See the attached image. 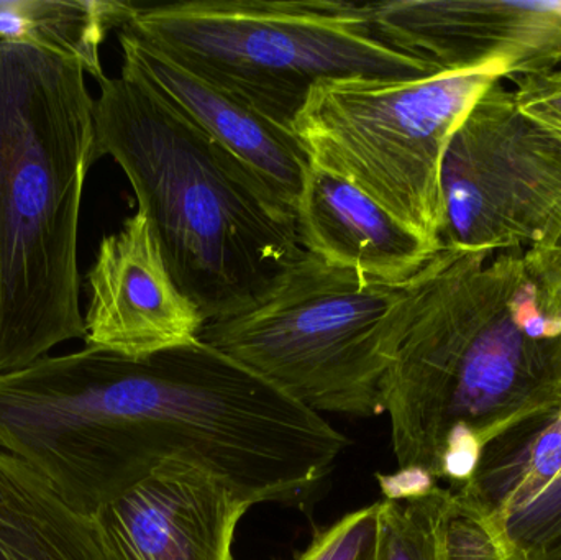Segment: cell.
Wrapping results in <instances>:
<instances>
[{
    "instance_id": "obj_10",
    "label": "cell",
    "mask_w": 561,
    "mask_h": 560,
    "mask_svg": "<svg viewBox=\"0 0 561 560\" xmlns=\"http://www.w3.org/2000/svg\"><path fill=\"white\" fill-rule=\"evenodd\" d=\"M252 506L216 473L170 459L95 516L112 560H236Z\"/></svg>"
},
{
    "instance_id": "obj_18",
    "label": "cell",
    "mask_w": 561,
    "mask_h": 560,
    "mask_svg": "<svg viewBox=\"0 0 561 560\" xmlns=\"http://www.w3.org/2000/svg\"><path fill=\"white\" fill-rule=\"evenodd\" d=\"M520 111L561 144V82L543 72L513 76Z\"/></svg>"
},
{
    "instance_id": "obj_9",
    "label": "cell",
    "mask_w": 561,
    "mask_h": 560,
    "mask_svg": "<svg viewBox=\"0 0 561 560\" xmlns=\"http://www.w3.org/2000/svg\"><path fill=\"white\" fill-rule=\"evenodd\" d=\"M85 347L145 358L199 341L207 321L171 276L141 210L102 239L88 273Z\"/></svg>"
},
{
    "instance_id": "obj_3",
    "label": "cell",
    "mask_w": 561,
    "mask_h": 560,
    "mask_svg": "<svg viewBox=\"0 0 561 560\" xmlns=\"http://www.w3.org/2000/svg\"><path fill=\"white\" fill-rule=\"evenodd\" d=\"M98 160L114 158L168 268L207 322L262 299L299 262L296 219L180 112L125 76L99 81Z\"/></svg>"
},
{
    "instance_id": "obj_17",
    "label": "cell",
    "mask_w": 561,
    "mask_h": 560,
    "mask_svg": "<svg viewBox=\"0 0 561 560\" xmlns=\"http://www.w3.org/2000/svg\"><path fill=\"white\" fill-rule=\"evenodd\" d=\"M379 518V502L363 506L320 529L306 551L290 560H362L371 545Z\"/></svg>"
},
{
    "instance_id": "obj_13",
    "label": "cell",
    "mask_w": 561,
    "mask_h": 560,
    "mask_svg": "<svg viewBox=\"0 0 561 560\" xmlns=\"http://www.w3.org/2000/svg\"><path fill=\"white\" fill-rule=\"evenodd\" d=\"M296 220L307 253L378 282H409L440 252L358 187L313 164Z\"/></svg>"
},
{
    "instance_id": "obj_15",
    "label": "cell",
    "mask_w": 561,
    "mask_h": 560,
    "mask_svg": "<svg viewBox=\"0 0 561 560\" xmlns=\"http://www.w3.org/2000/svg\"><path fill=\"white\" fill-rule=\"evenodd\" d=\"M131 9L134 3L115 0H0V42L72 56L99 82L105 78L101 45Z\"/></svg>"
},
{
    "instance_id": "obj_16",
    "label": "cell",
    "mask_w": 561,
    "mask_h": 560,
    "mask_svg": "<svg viewBox=\"0 0 561 560\" xmlns=\"http://www.w3.org/2000/svg\"><path fill=\"white\" fill-rule=\"evenodd\" d=\"M454 492L435 487L408 502H379L375 538L362 560H451L447 522Z\"/></svg>"
},
{
    "instance_id": "obj_20",
    "label": "cell",
    "mask_w": 561,
    "mask_h": 560,
    "mask_svg": "<svg viewBox=\"0 0 561 560\" xmlns=\"http://www.w3.org/2000/svg\"><path fill=\"white\" fill-rule=\"evenodd\" d=\"M385 500L391 502H408L421 499L437 487V480L419 469H399L392 476H378Z\"/></svg>"
},
{
    "instance_id": "obj_2",
    "label": "cell",
    "mask_w": 561,
    "mask_h": 560,
    "mask_svg": "<svg viewBox=\"0 0 561 560\" xmlns=\"http://www.w3.org/2000/svg\"><path fill=\"white\" fill-rule=\"evenodd\" d=\"M84 66L0 42V374L84 339L82 193L98 161Z\"/></svg>"
},
{
    "instance_id": "obj_5",
    "label": "cell",
    "mask_w": 561,
    "mask_h": 560,
    "mask_svg": "<svg viewBox=\"0 0 561 560\" xmlns=\"http://www.w3.org/2000/svg\"><path fill=\"white\" fill-rule=\"evenodd\" d=\"M422 270L385 283L306 253L255 305L207 322L199 339L320 416H379Z\"/></svg>"
},
{
    "instance_id": "obj_6",
    "label": "cell",
    "mask_w": 561,
    "mask_h": 560,
    "mask_svg": "<svg viewBox=\"0 0 561 560\" xmlns=\"http://www.w3.org/2000/svg\"><path fill=\"white\" fill-rule=\"evenodd\" d=\"M493 69L427 78H345L310 91L293 132L310 163L336 174L442 250V163Z\"/></svg>"
},
{
    "instance_id": "obj_1",
    "label": "cell",
    "mask_w": 561,
    "mask_h": 560,
    "mask_svg": "<svg viewBox=\"0 0 561 560\" xmlns=\"http://www.w3.org/2000/svg\"><path fill=\"white\" fill-rule=\"evenodd\" d=\"M382 404L399 469L454 487L560 410L561 322L540 309L523 252L442 249L425 265Z\"/></svg>"
},
{
    "instance_id": "obj_8",
    "label": "cell",
    "mask_w": 561,
    "mask_h": 560,
    "mask_svg": "<svg viewBox=\"0 0 561 560\" xmlns=\"http://www.w3.org/2000/svg\"><path fill=\"white\" fill-rule=\"evenodd\" d=\"M376 32L437 72H542L561 58V0L369 3Z\"/></svg>"
},
{
    "instance_id": "obj_7",
    "label": "cell",
    "mask_w": 561,
    "mask_h": 560,
    "mask_svg": "<svg viewBox=\"0 0 561 560\" xmlns=\"http://www.w3.org/2000/svg\"><path fill=\"white\" fill-rule=\"evenodd\" d=\"M442 249L524 252L561 222V144L500 81L474 102L442 163Z\"/></svg>"
},
{
    "instance_id": "obj_14",
    "label": "cell",
    "mask_w": 561,
    "mask_h": 560,
    "mask_svg": "<svg viewBox=\"0 0 561 560\" xmlns=\"http://www.w3.org/2000/svg\"><path fill=\"white\" fill-rule=\"evenodd\" d=\"M0 560H112L98 516L0 453Z\"/></svg>"
},
{
    "instance_id": "obj_22",
    "label": "cell",
    "mask_w": 561,
    "mask_h": 560,
    "mask_svg": "<svg viewBox=\"0 0 561 560\" xmlns=\"http://www.w3.org/2000/svg\"><path fill=\"white\" fill-rule=\"evenodd\" d=\"M547 243H561V222L559 229H557L556 233H553L552 239H550ZM542 245H546V243H542Z\"/></svg>"
},
{
    "instance_id": "obj_4",
    "label": "cell",
    "mask_w": 561,
    "mask_h": 560,
    "mask_svg": "<svg viewBox=\"0 0 561 560\" xmlns=\"http://www.w3.org/2000/svg\"><path fill=\"white\" fill-rule=\"evenodd\" d=\"M125 28L197 78L293 130L310 91L330 79L440 75L386 42L369 3L190 0L134 3Z\"/></svg>"
},
{
    "instance_id": "obj_12",
    "label": "cell",
    "mask_w": 561,
    "mask_h": 560,
    "mask_svg": "<svg viewBox=\"0 0 561 560\" xmlns=\"http://www.w3.org/2000/svg\"><path fill=\"white\" fill-rule=\"evenodd\" d=\"M500 560H561V408L484 454L454 489Z\"/></svg>"
},
{
    "instance_id": "obj_21",
    "label": "cell",
    "mask_w": 561,
    "mask_h": 560,
    "mask_svg": "<svg viewBox=\"0 0 561 560\" xmlns=\"http://www.w3.org/2000/svg\"><path fill=\"white\" fill-rule=\"evenodd\" d=\"M543 75L549 76V78L556 79V81L561 82V58L559 61L556 62V65L552 66V68L547 69V71H542Z\"/></svg>"
},
{
    "instance_id": "obj_11",
    "label": "cell",
    "mask_w": 561,
    "mask_h": 560,
    "mask_svg": "<svg viewBox=\"0 0 561 560\" xmlns=\"http://www.w3.org/2000/svg\"><path fill=\"white\" fill-rule=\"evenodd\" d=\"M117 32L122 76L153 92L222 147L280 210L296 219L312 163L294 132L197 78L131 30L121 26Z\"/></svg>"
},
{
    "instance_id": "obj_19",
    "label": "cell",
    "mask_w": 561,
    "mask_h": 560,
    "mask_svg": "<svg viewBox=\"0 0 561 560\" xmlns=\"http://www.w3.org/2000/svg\"><path fill=\"white\" fill-rule=\"evenodd\" d=\"M523 255L540 309L561 322V243L530 247Z\"/></svg>"
}]
</instances>
